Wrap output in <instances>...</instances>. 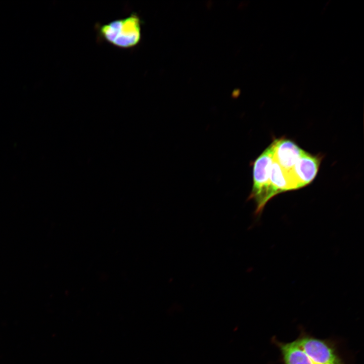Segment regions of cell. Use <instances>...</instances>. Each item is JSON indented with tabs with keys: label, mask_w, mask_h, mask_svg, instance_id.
Wrapping results in <instances>:
<instances>
[{
	"label": "cell",
	"mask_w": 364,
	"mask_h": 364,
	"mask_svg": "<svg viewBox=\"0 0 364 364\" xmlns=\"http://www.w3.org/2000/svg\"><path fill=\"white\" fill-rule=\"evenodd\" d=\"M296 340L314 364H345L333 341L317 338L303 331Z\"/></svg>",
	"instance_id": "cell-3"
},
{
	"label": "cell",
	"mask_w": 364,
	"mask_h": 364,
	"mask_svg": "<svg viewBox=\"0 0 364 364\" xmlns=\"http://www.w3.org/2000/svg\"><path fill=\"white\" fill-rule=\"evenodd\" d=\"M142 20L135 13L113 20L99 28L101 37L109 43L122 49L136 46L142 38Z\"/></svg>",
	"instance_id": "cell-1"
},
{
	"label": "cell",
	"mask_w": 364,
	"mask_h": 364,
	"mask_svg": "<svg viewBox=\"0 0 364 364\" xmlns=\"http://www.w3.org/2000/svg\"><path fill=\"white\" fill-rule=\"evenodd\" d=\"M274 160L283 170L290 172L304 152L294 142L284 138L275 140Z\"/></svg>",
	"instance_id": "cell-5"
},
{
	"label": "cell",
	"mask_w": 364,
	"mask_h": 364,
	"mask_svg": "<svg viewBox=\"0 0 364 364\" xmlns=\"http://www.w3.org/2000/svg\"><path fill=\"white\" fill-rule=\"evenodd\" d=\"M239 90H235L233 93V95L234 97H236L237 95L238 96L239 95Z\"/></svg>",
	"instance_id": "cell-8"
},
{
	"label": "cell",
	"mask_w": 364,
	"mask_h": 364,
	"mask_svg": "<svg viewBox=\"0 0 364 364\" xmlns=\"http://www.w3.org/2000/svg\"><path fill=\"white\" fill-rule=\"evenodd\" d=\"M275 141L255 159L253 164V185L248 199L255 202V216L261 215L267 202L273 196L269 177L273 162Z\"/></svg>",
	"instance_id": "cell-2"
},
{
	"label": "cell",
	"mask_w": 364,
	"mask_h": 364,
	"mask_svg": "<svg viewBox=\"0 0 364 364\" xmlns=\"http://www.w3.org/2000/svg\"><path fill=\"white\" fill-rule=\"evenodd\" d=\"M321 160L320 156L313 155L304 151L292 170L289 172H286L293 190L304 187L314 179Z\"/></svg>",
	"instance_id": "cell-4"
},
{
	"label": "cell",
	"mask_w": 364,
	"mask_h": 364,
	"mask_svg": "<svg viewBox=\"0 0 364 364\" xmlns=\"http://www.w3.org/2000/svg\"><path fill=\"white\" fill-rule=\"evenodd\" d=\"M269 182L273 197L285 191L293 190L287 174L274 159L270 168Z\"/></svg>",
	"instance_id": "cell-7"
},
{
	"label": "cell",
	"mask_w": 364,
	"mask_h": 364,
	"mask_svg": "<svg viewBox=\"0 0 364 364\" xmlns=\"http://www.w3.org/2000/svg\"><path fill=\"white\" fill-rule=\"evenodd\" d=\"M271 341L279 349L283 364H314L296 339L286 343L274 337Z\"/></svg>",
	"instance_id": "cell-6"
}]
</instances>
